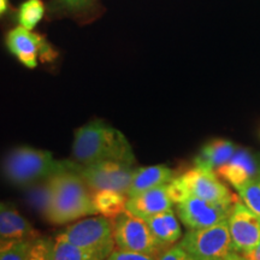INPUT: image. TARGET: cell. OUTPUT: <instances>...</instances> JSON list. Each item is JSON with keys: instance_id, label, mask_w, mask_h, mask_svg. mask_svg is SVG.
I'll return each instance as SVG.
<instances>
[{"instance_id": "6da1fadb", "label": "cell", "mask_w": 260, "mask_h": 260, "mask_svg": "<svg viewBox=\"0 0 260 260\" xmlns=\"http://www.w3.org/2000/svg\"><path fill=\"white\" fill-rule=\"evenodd\" d=\"M73 157L80 165L105 160L135 164L133 147L125 135L102 119H93L75 132Z\"/></svg>"}, {"instance_id": "7a4b0ae2", "label": "cell", "mask_w": 260, "mask_h": 260, "mask_svg": "<svg viewBox=\"0 0 260 260\" xmlns=\"http://www.w3.org/2000/svg\"><path fill=\"white\" fill-rule=\"evenodd\" d=\"M79 165L69 159L58 160L48 151L22 146L9 152L3 162V172L10 183L29 187L61 172L77 171Z\"/></svg>"}, {"instance_id": "3957f363", "label": "cell", "mask_w": 260, "mask_h": 260, "mask_svg": "<svg viewBox=\"0 0 260 260\" xmlns=\"http://www.w3.org/2000/svg\"><path fill=\"white\" fill-rule=\"evenodd\" d=\"M52 189L50 209L45 218L52 224H68L86 216L98 214L92 190L77 171L61 172L48 178Z\"/></svg>"}, {"instance_id": "277c9868", "label": "cell", "mask_w": 260, "mask_h": 260, "mask_svg": "<svg viewBox=\"0 0 260 260\" xmlns=\"http://www.w3.org/2000/svg\"><path fill=\"white\" fill-rule=\"evenodd\" d=\"M168 188L175 205L188 197L226 205H234L239 199L219 180L216 172L198 167L178 175L168 184Z\"/></svg>"}, {"instance_id": "5b68a950", "label": "cell", "mask_w": 260, "mask_h": 260, "mask_svg": "<svg viewBox=\"0 0 260 260\" xmlns=\"http://www.w3.org/2000/svg\"><path fill=\"white\" fill-rule=\"evenodd\" d=\"M56 237L90 253L99 260H105L116 248L112 219L106 216H94L70 224Z\"/></svg>"}, {"instance_id": "8992f818", "label": "cell", "mask_w": 260, "mask_h": 260, "mask_svg": "<svg viewBox=\"0 0 260 260\" xmlns=\"http://www.w3.org/2000/svg\"><path fill=\"white\" fill-rule=\"evenodd\" d=\"M111 219L116 248L157 256L168 248L155 239L144 218L124 210Z\"/></svg>"}, {"instance_id": "52a82bcc", "label": "cell", "mask_w": 260, "mask_h": 260, "mask_svg": "<svg viewBox=\"0 0 260 260\" xmlns=\"http://www.w3.org/2000/svg\"><path fill=\"white\" fill-rule=\"evenodd\" d=\"M178 245L195 260H219L235 252L228 219L203 229H188Z\"/></svg>"}, {"instance_id": "ba28073f", "label": "cell", "mask_w": 260, "mask_h": 260, "mask_svg": "<svg viewBox=\"0 0 260 260\" xmlns=\"http://www.w3.org/2000/svg\"><path fill=\"white\" fill-rule=\"evenodd\" d=\"M134 165L128 162L105 160L88 165H79L77 174L83 178L90 190L113 189L125 193L134 176Z\"/></svg>"}, {"instance_id": "9c48e42d", "label": "cell", "mask_w": 260, "mask_h": 260, "mask_svg": "<svg viewBox=\"0 0 260 260\" xmlns=\"http://www.w3.org/2000/svg\"><path fill=\"white\" fill-rule=\"evenodd\" d=\"M233 205L188 197L176 204V212L187 229H203L229 218Z\"/></svg>"}, {"instance_id": "30bf717a", "label": "cell", "mask_w": 260, "mask_h": 260, "mask_svg": "<svg viewBox=\"0 0 260 260\" xmlns=\"http://www.w3.org/2000/svg\"><path fill=\"white\" fill-rule=\"evenodd\" d=\"M6 46L24 67L34 69L39 59H53V50L45 38L18 25L11 29L6 35Z\"/></svg>"}, {"instance_id": "8fae6325", "label": "cell", "mask_w": 260, "mask_h": 260, "mask_svg": "<svg viewBox=\"0 0 260 260\" xmlns=\"http://www.w3.org/2000/svg\"><path fill=\"white\" fill-rule=\"evenodd\" d=\"M228 224L236 253L246 255L260 242V217L241 200L237 199L233 205Z\"/></svg>"}, {"instance_id": "7c38bea8", "label": "cell", "mask_w": 260, "mask_h": 260, "mask_svg": "<svg viewBox=\"0 0 260 260\" xmlns=\"http://www.w3.org/2000/svg\"><path fill=\"white\" fill-rule=\"evenodd\" d=\"M168 184L128 198L125 203V210L144 219L154 214L165 212V211L174 210L175 203L169 193Z\"/></svg>"}, {"instance_id": "4fadbf2b", "label": "cell", "mask_w": 260, "mask_h": 260, "mask_svg": "<svg viewBox=\"0 0 260 260\" xmlns=\"http://www.w3.org/2000/svg\"><path fill=\"white\" fill-rule=\"evenodd\" d=\"M260 167L254 158L246 151H236L225 164L217 169L216 174L237 189L243 183L256 176Z\"/></svg>"}, {"instance_id": "5bb4252c", "label": "cell", "mask_w": 260, "mask_h": 260, "mask_svg": "<svg viewBox=\"0 0 260 260\" xmlns=\"http://www.w3.org/2000/svg\"><path fill=\"white\" fill-rule=\"evenodd\" d=\"M177 176L176 171L165 165H153L135 169L132 183L126 191V197L132 198L153 188L165 186Z\"/></svg>"}, {"instance_id": "9a60e30c", "label": "cell", "mask_w": 260, "mask_h": 260, "mask_svg": "<svg viewBox=\"0 0 260 260\" xmlns=\"http://www.w3.org/2000/svg\"><path fill=\"white\" fill-rule=\"evenodd\" d=\"M39 232L15 207L6 205L0 209V240L37 239Z\"/></svg>"}, {"instance_id": "2e32d148", "label": "cell", "mask_w": 260, "mask_h": 260, "mask_svg": "<svg viewBox=\"0 0 260 260\" xmlns=\"http://www.w3.org/2000/svg\"><path fill=\"white\" fill-rule=\"evenodd\" d=\"M236 146L225 139H214L203 146L194 159L195 167L205 170L217 171L235 154Z\"/></svg>"}, {"instance_id": "e0dca14e", "label": "cell", "mask_w": 260, "mask_h": 260, "mask_svg": "<svg viewBox=\"0 0 260 260\" xmlns=\"http://www.w3.org/2000/svg\"><path fill=\"white\" fill-rule=\"evenodd\" d=\"M155 239L165 247H170L182 237V230L174 210L154 214L145 219Z\"/></svg>"}, {"instance_id": "ac0fdd59", "label": "cell", "mask_w": 260, "mask_h": 260, "mask_svg": "<svg viewBox=\"0 0 260 260\" xmlns=\"http://www.w3.org/2000/svg\"><path fill=\"white\" fill-rule=\"evenodd\" d=\"M128 197L122 191L113 189L92 190V200L98 214L113 218L125 210Z\"/></svg>"}, {"instance_id": "d6986e66", "label": "cell", "mask_w": 260, "mask_h": 260, "mask_svg": "<svg viewBox=\"0 0 260 260\" xmlns=\"http://www.w3.org/2000/svg\"><path fill=\"white\" fill-rule=\"evenodd\" d=\"M45 11L46 10L42 0H25L18 10L19 25L28 30H32L44 18Z\"/></svg>"}, {"instance_id": "ffe728a7", "label": "cell", "mask_w": 260, "mask_h": 260, "mask_svg": "<svg viewBox=\"0 0 260 260\" xmlns=\"http://www.w3.org/2000/svg\"><path fill=\"white\" fill-rule=\"evenodd\" d=\"M34 240H0V260H27Z\"/></svg>"}, {"instance_id": "44dd1931", "label": "cell", "mask_w": 260, "mask_h": 260, "mask_svg": "<svg viewBox=\"0 0 260 260\" xmlns=\"http://www.w3.org/2000/svg\"><path fill=\"white\" fill-rule=\"evenodd\" d=\"M236 190L242 203L260 217V172Z\"/></svg>"}, {"instance_id": "7402d4cb", "label": "cell", "mask_w": 260, "mask_h": 260, "mask_svg": "<svg viewBox=\"0 0 260 260\" xmlns=\"http://www.w3.org/2000/svg\"><path fill=\"white\" fill-rule=\"evenodd\" d=\"M52 260H99L90 253L83 251L79 247L71 245L64 240L56 237Z\"/></svg>"}, {"instance_id": "603a6c76", "label": "cell", "mask_w": 260, "mask_h": 260, "mask_svg": "<svg viewBox=\"0 0 260 260\" xmlns=\"http://www.w3.org/2000/svg\"><path fill=\"white\" fill-rule=\"evenodd\" d=\"M28 198L32 206H35L40 212L44 214L47 213L50 209L52 200V189L48 180L38 182V183L29 186Z\"/></svg>"}, {"instance_id": "cb8c5ba5", "label": "cell", "mask_w": 260, "mask_h": 260, "mask_svg": "<svg viewBox=\"0 0 260 260\" xmlns=\"http://www.w3.org/2000/svg\"><path fill=\"white\" fill-rule=\"evenodd\" d=\"M53 247L54 240L47 236H39L32 242L27 260H52Z\"/></svg>"}, {"instance_id": "d4e9b609", "label": "cell", "mask_w": 260, "mask_h": 260, "mask_svg": "<svg viewBox=\"0 0 260 260\" xmlns=\"http://www.w3.org/2000/svg\"><path fill=\"white\" fill-rule=\"evenodd\" d=\"M105 260H158L157 255H148L142 254V253L123 251V249L115 248L111 254Z\"/></svg>"}, {"instance_id": "484cf974", "label": "cell", "mask_w": 260, "mask_h": 260, "mask_svg": "<svg viewBox=\"0 0 260 260\" xmlns=\"http://www.w3.org/2000/svg\"><path fill=\"white\" fill-rule=\"evenodd\" d=\"M93 0H56L58 10H63L68 12L83 11L88 6L92 5Z\"/></svg>"}, {"instance_id": "4316f807", "label": "cell", "mask_w": 260, "mask_h": 260, "mask_svg": "<svg viewBox=\"0 0 260 260\" xmlns=\"http://www.w3.org/2000/svg\"><path fill=\"white\" fill-rule=\"evenodd\" d=\"M158 260H195L189 253L184 251L180 245L170 246L165 249L160 255L158 256Z\"/></svg>"}, {"instance_id": "83f0119b", "label": "cell", "mask_w": 260, "mask_h": 260, "mask_svg": "<svg viewBox=\"0 0 260 260\" xmlns=\"http://www.w3.org/2000/svg\"><path fill=\"white\" fill-rule=\"evenodd\" d=\"M245 256L248 260H260V242L255 246V248L253 251L247 253Z\"/></svg>"}, {"instance_id": "f1b7e54d", "label": "cell", "mask_w": 260, "mask_h": 260, "mask_svg": "<svg viewBox=\"0 0 260 260\" xmlns=\"http://www.w3.org/2000/svg\"><path fill=\"white\" fill-rule=\"evenodd\" d=\"M219 260H248V259H247L245 255L240 254V253L233 252V253H230V254H228L226 256H224V258L219 259Z\"/></svg>"}, {"instance_id": "f546056e", "label": "cell", "mask_w": 260, "mask_h": 260, "mask_svg": "<svg viewBox=\"0 0 260 260\" xmlns=\"http://www.w3.org/2000/svg\"><path fill=\"white\" fill-rule=\"evenodd\" d=\"M8 6H9L8 0H0V17L8 11Z\"/></svg>"}, {"instance_id": "4dcf8cb0", "label": "cell", "mask_w": 260, "mask_h": 260, "mask_svg": "<svg viewBox=\"0 0 260 260\" xmlns=\"http://www.w3.org/2000/svg\"><path fill=\"white\" fill-rule=\"evenodd\" d=\"M5 206V204L4 203H2V201H0V209H3V207Z\"/></svg>"}]
</instances>
